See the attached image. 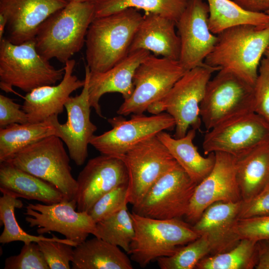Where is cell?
Listing matches in <instances>:
<instances>
[{
  "instance_id": "obj_1",
  "label": "cell",
  "mask_w": 269,
  "mask_h": 269,
  "mask_svg": "<svg viewBox=\"0 0 269 269\" xmlns=\"http://www.w3.org/2000/svg\"><path fill=\"white\" fill-rule=\"evenodd\" d=\"M142 18L137 9L128 8L93 20L85 40L87 65L91 73L106 71L129 54Z\"/></svg>"
},
{
  "instance_id": "obj_2",
  "label": "cell",
  "mask_w": 269,
  "mask_h": 269,
  "mask_svg": "<svg viewBox=\"0 0 269 269\" xmlns=\"http://www.w3.org/2000/svg\"><path fill=\"white\" fill-rule=\"evenodd\" d=\"M95 18L93 1L69 2L46 19L34 38L37 52L50 60L65 63L85 44L88 29Z\"/></svg>"
},
{
  "instance_id": "obj_3",
  "label": "cell",
  "mask_w": 269,
  "mask_h": 269,
  "mask_svg": "<svg viewBox=\"0 0 269 269\" xmlns=\"http://www.w3.org/2000/svg\"><path fill=\"white\" fill-rule=\"evenodd\" d=\"M217 36V42L204 63L231 71L254 86L269 45V26L259 28L242 25L227 29Z\"/></svg>"
},
{
  "instance_id": "obj_4",
  "label": "cell",
  "mask_w": 269,
  "mask_h": 269,
  "mask_svg": "<svg viewBox=\"0 0 269 269\" xmlns=\"http://www.w3.org/2000/svg\"><path fill=\"white\" fill-rule=\"evenodd\" d=\"M37 51L34 39L15 44L6 38L0 41V87L6 92L17 87L26 93L41 86L55 85L64 76Z\"/></svg>"
},
{
  "instance_id": "obj_5",
  "label": "cell",
  "mask_w": 269,
  "mask_h": 269,
  "mask_svg": "<svg viewBox=\"0 0 269 269\" xmlns=\"http://www.w3.org/2000/svg\"><path fill=\"white\" fill-rule=\"evenodd\" d=\"M134 236L127 254L144 268L158 259L173 255L183 246L200 236L180 218L158 219L132 212Z\"/></svg>"
},
{
  "instance_id": "obj_6",
  "label": "cell",
  "mask_w": 269,
  "mask_h": 269,
  "mask_svg": "<svg viewBox=\"0 0 269 269\" xmlns=\"http://www.w3.org/2000/svg\"><path fill=\"white\" fill-rule=\"evenodd\" d=\"M221 69L204 64L187 71L160 100L147 111L157 114L165 111L175 120V138L184 136L191 127L199 130L202 124L201 103L212 74Z\"/></svg>"
},
{
  "instance_id": "obj_7",
  "label": "cell",
  "mask_w": 269,
  "mask_h": 269,
  "mask_svg": "<svg viewBox=\"0 0 269 269\" xmlns=\"http://www.w3.org/2000/svg\"><path fill=\"white\" fill-rule=\"evenodd\" d=\"M63 142L56 135L48 136L24 148L6 162L53 184L68 200H72L75 198L77 183Z\"/></svg>"
},
{
  "instance_id": "obj_8",
  "label": "cell",
  "mask_w": 269,
  "mask_h": 269,
  "mask_svg": "<svg viewBox=\"0 0 269 269\" xmlns=\"http://www.w3.org/2000/svg\"><path fill=\"white\" fill-rule=\"evenodd\" d=\"M252 112H254L253 86L223 69L208 81L200 107L201 121L207 131Z\"/></svg>"
},
{
  "instance_id": "obj_9",
  "label": "cell",
  "mask_w": 269,
  "mask_h": 269,
  "mask_svg": "<svg viewBox=\"0 0 269 269\" xmlns=\"http://www.w3.org/2000/svg\"><path fill=\"white\" fill-rule=\"evenodd\" d=\"M187 71L179 60L150 54L136 68L133 93L124 100L117 114H143L151 105L162 99Z\"/></svg>"
},
{
  "instance_id": "obj_10",
  "label": "cell",
  "mask_w": 269,
  "mask_h": 269,
  "mask_svg": "<svg viewBox=\"0 0 269 269\" xmlns=\"http://www.w3.org/2000/svg\"><path fill=\"white\" fill-rule=\"evenodd\" d=\"M112 128L98 135H94L90 144L101 154L120 158L140 142L164 131L175 129L174 119L167 113L147 116L132 114L127 120L120 115L110 118Z\"/></svg>"
},
{
  "instance_id": "obj_11",
  "label": "cell",
  "mask_w": 269,
  "mask_h": 269,
  "mask_svg": "<svg viewBox=\"0 0 269 269\" xmlns=\"http://www.w3.org/2000/svg\"><path fill=\"white\" fill-rule=\"evenodd\" d=\"M197 184L177 164L154 183L132 212L158 219L180 218L187 212Z\"/></svg>"
},
{
  "instance_id": "obj_12",
  "label": "cell",
  "mask_w": 269,
  "mask_h": 269,
  "mask_svg": "<svg viewBox=\"0 0 269 269\" xmlns=\"http://www.w3.org/2000/svg\"><path fill=\"white\" fill-rule=\"evenodd\" d=\"M128 173L127 201L138 204L151 187L178 163L156 136L134 146L120 158Z\"/></svg>"
},
{
  "instance_id": "obj_13",
  "label": "cell",
  "mask_w": 269,
  "mask_h": 269,
  "mask_svg": "<svg viewBox=\"0 0 269 269\" xmlns=\"http://www.w3.org/2000/svg\"><path fill=\"white\" fill-rule=\"evenodd\" d=\"M269 140V122L252 112L225 122L207 131L202 148L205 155L223 152L237 159Z\"/></svg>"
},
{
  "instance_id": "obj_14",
  "label": "cell",
  "mask_w": 269,
  "mask_h": 269,
  "mask_svg": "<svg viewBox=\"0 0 269 269\" xmlns=\"http://www.w3.org/2000/svg\"><path fill=\"white\" fill-rule=\"evenodd\" d=\"M75 199L51 204L28 203L25 221L39 235L55 232L79 244L93 234L96 223L87 212L76 211Z\"/></svg>"
},
{
  "instance_id": "obj_15",
  "label": "cell",
  "mask_w": 269,
  "mask_h": 269,
  "mask_svg": "<svg viewBox=\"0 0 269 269\" xmlns=\"http://www.w3.org/2000/svg\"><path fill=\"white\" fill-rule=\"evenodd\" d=\"M85 84L81 93L70 97L65 104L67 120L61 124L58 116L48 119L55 130V135L66 145L70 158L77 165L83 164L88 157V146L97 129L90 119L89 81L90 70L86 65Z\"/></svg>"
},
{
  "instance_id": "obj_16",
  "label": "cell",
  "mask_w": 269,
  "mask_h": 269,
  "mask_svg": "<svg viewBox=\"0 0 269 269\" xmlns=\"http://www.w3.org/2000/svg\"><path fill=\"white\" fill-rule=\"evenodd\" d=\"M215 154L214 166L196 186L185 216L193 225L205 209L214 203L242 200L237 176V158L223 152Z\"/></svg>"
},
{
  "instance_id": "obj_17",
  "label": "cell",
  "mask_w": 269,
  "mask_h": 269,
  "mask_svg": "<svg viewBox=\"0 0 269 269\" xmlns=\"http://www.w3.org/2000/svg\"><path fill=\"white\" fill-rule=\"evenodd\" d=\"M207 3L203 0H188L176 22L181 43L179 61L187 70L203 65L217 42V35L209 29Z\"/></svg>"
},
{
  "instance_id": "obj_18",
  "label": "cell",
  "mask_w": 269,
  "mask_h": 269,
  "mask_svg": "<svg viewBox=\"0 0 269 269\" xmlns=\"http://www.w3.org/2000/svg\"><path fill=\"white\" fill-rule=\"evenodd\" d=\"M76 180L74 199L77 210L88 212L104 194L117 186L128 184L129 176L121 158L101 154L89 160Z\"/></svg>"
},
{
  "instance_id": "obj_19",
  "label": "cell",
  "mask_w": 269,
  "mask_h": 269,
  "mask_svg": "<svg viewBox=\"0 0 269 269\" xmlns=\"http://www.w3.org/2000/svg\"><path fill=\"white\" fill-rule=\"evenodd\" d=\"M68 3L67 0H0V14L7 21L5 38L15 44L34 39L40 25Z\"/></svg>"
},
{
  "instance_id": "obj_20",
  "label": "cell",
  "mask_w": 269,
  "mask_h": 269,
  "mask_svg": "<svg viewBox=\"0 0 269 269\" xmlns=\"http://www.w3.org/2000/svg\"><path fill=\"white\" fill-rule=\"evenodd\" d=\"M75 64L74 59L65 63L64 75L58 85L41 86L27 93L21 107L29 123L41 122L51 116H58L63 112L71 94L83 87L85 80L73 74Z\"/></svg>"
},
{
  "instance_id": "obj_21",
  "label": "cell",
  "mask_w": 269,
  "mask_h": 269,
  "mask_svg": "<svg viewBox=\"0 0 269 269\" xmlns=\"http://www.w3.org/2000/svg\"><path fill=\"white\" fill-rule=\"evenodd\" d=\"M150 51L138 49L129 54L119 63L108 70L91 73L89 81V101L97 114L103 117L99 101L104 94L120 93L124 100L133 93V78L139 65L150 54Z\"/></svg>"
},
{
  "instance_id": "obj_22",
  "label": "cell",
  "mask_w": 269,
  "mask_h": 269,
  "mask_svg": "<svg viewBox=\"0 0 269 269\" xmlns=\"http://www.w3.org/2000/svg\"><path fill=\"white\" fill-rule=\"evenodd\" d=\"M242 201L214 203L192 225L200 236L207 238L212 248L211 255L228 251L240 241L234 229L239 220Z\"/></svg>"
},
{
  "instance_id": "obj_23",
  "label": "cell",
  "mask_w": 269,
  "mask_h": 269,
  "mask_svg": "<svg viewBox=\"0 0 269 269\" xmlns=\"http://www.w3.org/2000/svg\"><path fill=\"white\" fill-rule=\"evenodd\" d=\"M176 22L159 14L145 13L134 37L130 53L138 49L179 60L181 43L175 31Z\"/></svg>"
},
{
  "instance_id": "obj_24",
  "label": "cell",
  "mask_w": 269,
  "mask_h": 269,
  "mask_svg": "<svg viewBox=\"0 0 269 269\" xmlns=\"http://www.w3.org/2000/svg\"><path fill=\"white\" fill-rule=\"evenodd\" d=\"M0 191L17 198L36 200L45 204L67 200L53 184L6 161L0 163Z\"/></svg>"
},
{
  "instance_id": "obj_25",
  "label": "cell",
  "mask_w": 269,
  "mask_h": 269,
  "mask_svg": "<svg viewBox=\"0 0 269 269\" xmlns=\"http://www.w3.org/2000/svg\"><path fill=\"white\" fill-rule=\"evenodd\" d=\"M196 130L191 129L180 138L171 136L165 131L156 136L167 148L177 163L196 184L204 179L211 172L215 161V153L203 156L194 144Z\"/></svg>"
},
{
  "instance_id": "obj_26",
  "label": "cell",
  "mask_w": 269,
  "mask_h": 269,
  "mask_svg": "<svg viewBox=\"0 0 269 269\" xmlns=\"http://www.w3.org/2000/svg\"><path fill=\"white\" fill-rule=\"evenodd\" d=\"M73 269H133L131 259L119 247L95 237L78 244L71 261Z\"/></svg>"
},
{
  "instance_id": "obj_27",
  "label": "cell",
  "mask_w": 269,
  "mask_h": 269,
  "mask_svg": "<svg viewBox=\"0 0 269 269\" xmlns=\"http://www.w3.org/2000/svg\"><path fill=\"white\" fill-rule=\"evenodd\" d=\"M237 176L243 201L269 184V140L237 159Z\"/></svg>"
},
{
  "instance_id": "obj_28",
  "label": "cell",
  "mask_w": 269,
  "mask_h": 269,
  "mask_svg": "<svg viewBox=\"0 0 269 269\" xmlns=\"http://www.w3.org/2000/svg\"><path fill=\"white\" fill-rule=\"evenodd\" d=\"M209 7L208 26L217 35L223 31L242 25L259 28L269 26V14L247 10L232 0H207Z\"/></svg>"
},
{
  "instance_id": "obj_29",
  "label": "cell",
  "mask_w": 269,
  "mask_h": 269,
  "mask_svg": "<svg viewBox=\"0 0 269 269\" xmlns=\"http://www.w3.org/2000/svg\"><path fill=\"white\" fill-rule=\"evenodd\" d=\"M49 121L13 124L0 128V163L11 159L18 152L45 137L55 135Z\"/></svg>"
},
{
  "instance_id": "obj_30",
  "label": "cell",
  "mask_w": 269,
  "mask_h": 269,
  "mask_svg": "<svg viewBox=\"0 0 269 269\" xmlns=\"http://www.w3.org/2000/svg\"><path fill=\"white\" fill-rule=\"evenodd\" d=\"M188 0H95V17L112 14L128 8L159 14L176 22L185 9Z\"/></svg>"
},
{
  "instance_id": "obj_31",
  "label": "cell",
  "mask_w": 269,
  "mask_h": 269,
  "mask_svg": "<svg viewBox=\"0 0 269 269\" xmlns=\"http://www.w3.org/2000/svg\"><path fill=\"white\" fill-rule=\"evenodd\" d=\"M257 261V242L241 239L230 250L210 255L197 265V269H252Z\"/></svg>"
},
{
  "instance_id": "obj_32",
  "label": "cell",
  "mask_w": 269,
  "mask_h": 269,
  "mask_svg": "<svg viewBox=\"0 0 269 269\" xmlns=\"http://www.w3.org/2000/svg\"><path fill=\"white\" fill-rule=\"evenodd\" d=\"M22 202L11 195L2 194L0 198V220L4 225L3 232L0 236V243L8 244L14 241H21L24 244L31 242L38 243L43 240H51L61 242L75 247L78 244L68 240L61 239L52 235L51 238L45 237L42 235L34 236L24 231L19 225L15 216V209L23 207Z\"/></svg>"
},
{
  "instance_id": "obj_33",
  "label": "cell",
  "mask_w": 269,
  "mask_h": 269,
  "mask_svg": "<svg viewBox=\"0 0 269 269\" xmlns=\"http://www.w3.org/2000/svg\"><path fill=\"white\" fill-rule=\"evenodd\" d=\"M134 233L132 214L127 204L118 212L96 223L93 235L122 248L128 253Z\"/></svg>"
},
{
  "instance_id": "obj_34",
  "label": "cell",
  "mask_w": 269,
  "mask_h": 269,
  "mask_svg": "<svg viewBox=\"0 0 269 269\" xmlns=\"http://www.w3.org/2000/svg\"><path fill=\"white\" fill-rule=\"evenodd\" d=\"M212 253L210 242L205 236L202 235L180 247L173 255L160 258L156 261L161 269H193Z\"/></svg>"
},
{
  "instance_id": "obj_35",
  "label": "cell",
  "mask_w": 269,
  "mask_h": 269,
  "mask_svg": "<svg viewBox=\"0 0 269 269\" xmlns=\"http://www.w3.org/2000/svg\"><path fill=\"white\" fill-rule=\"evenodd\" d=\"M128 184L116 187L100 197L88 213L96 223L121 209L128 204Z\"/></svg>"
},
{
  "instance_id": "obj_36",
  "label": "cell",
  "mask_w": 269,
  "mask_h": 269,
  "mask_svg": "<svg viewBox=\"0 0 269 269\" xmlns=\"http://www.w3.org/2000/svg\"><path fill=\"white\" fill-rule=\"evenodd\" d=\"M4 269H49L36 242L24 244L19 254L5 260Z\"/></svg>"
},
{
  "instance_id": "obj_37",
  "label": "cell",
  "mask_w": 269,
  "mask_h": 269,
  "mask_svg": "<svg viewBox=\"0 0 269 269\" xmlns=\"http://www.w3.org/2000/svg\"><path fill=\"white\" fill-rule=\"evenodd\" d=\"M50 269H70L72 246L61 242L43 240L37 243Z\"/></svg>"
},
{
  "instance_id": "obj_38",
  "label": "cell",
  "mask_w": 269,
  "mask_h": 269,
  "mask_svg": "<svg viewBox=\"0 0 269 269\" xmlns=\"http://www.w3.org/2000/svg\"><path fill=\"white\" fill-rule=\"evenodd\" d=\"M254 111L269 122V59L262 58L253 86Z\"/></svg>"
},
{
  "instance_id": "obj_39",
  "label": "cell",
  "mask_w": 269,
  "mask_h": 269,
  "mask_svg": "<svg viewBox=\"0 0 269 269\" xmlns=\"http://www.w3.org/2000/svg\"><path fill=\"white\" fill-rule=\"evenodd\" d=\"M239 240L249 239L255 242L269 240V215L240 219L234 229Z\"/></svg>"
},
{
  "instance_id": "obj_40",
  "label": "cell",
  "mask_w": 269,
  "mask_h": 269,
  "mask_svg": "<svg viewBox=\"0 0 269 269\" xmlns=\"http://www.w3.org/2000/svg\"><path fill=\"white\" fill-rule=\"evenodd\" d=\"M269 215V184L247 201H242L239 219Z\"/></svg>"
},
{
  "instance_id": "obj_41",
  "label": "cell",
  "mask_w": 269,
  "mask_h": 269,
  "mask_svg": "<svg viewBox=\"0 0 269 269\" xmlns=\"http://www.w3.org/2000/svg\"><path fill=\"white\" fill-rule=\"evenodd\" d=\"M28 122L26 113L21 106L13 99L0 95V128L13 124H25Z\"/></svg>"
},
{
  "instance_id": "obj_42",
  "label": "cell",
  "mask_w": 269,
  "mask_h": 269,
  "mask_svg": "<svg viewBox=\"0 0 269 269\" xmlns=\"http://www.w3.org/2000/svg\"><path fill=\"white\" fill-rule=\"evenodd\" d=\"M257 261L255 269H269V240L257 242Z\"/></svg>"
},
{
  "instance_id": "obj_43",
  "label": "cell",
  "mask_w": 269,
  "mask_h": 269,
  "mask_svg": "<svg viewBox=\"0 0 269 269\" xmlns=\"http://www.w3.org/2000/svg\"><path fill=\"white\" fill-rule=\"evenodd\" d=\"M244 8L252 11L266 12L269 10V0H232Z\"/></svg>"
},
{
  "instance_id": "obj_44",
  "label": "cell",
  "mask_w": 269,
  "mask_h": 269,
  "mask_svg": "<svg viewBox=\"0 0 269 269\" xmlns=\"http://www.w3.org/2000/svg\"><path fill=\"white\" fill-rule=\"evenodd\" d=\"M7 21L5 17L0 14V41L3 38V34L6 28Z\"/></svg>"
},
{
  "instance_id": "obj_45",
  "label": "cell",
  "mask_w": 269,
  "mask_h": 269,
  "mask_svg": "<svg viewBox=\"0 0 269 269\" xmlns=\"http://www.w3.org/2000/svg\"><path fill=\"white\" fill-rule=\"evenodd\" d=\"M69 2H85L88 1H94L95 0H67Z\"/></svg>"
},
{
  "instance_id": "obj_46",
  "label": "cell",
  "mask_w": 269,
  "mask_h": 269,
  "mask_svg": "<svg viewBox=\"0 0 269 269\" xmlns=\"http://www.w3.org/2000/svg\"><path fill=\"white\" fill-rule=\"evenodd\" d=\"M264 56L265 57L269 59V45L266 49L265 52L264 53Z\"/></svg>"
},
{
  "instance_id": "obj_47",
  "label": "cell",
  "mask_w": 269,
  "mask_h": 269,
  "mask_svg": "<svg viewBox=\"0 0 269 269\" xmlns=\"http://www.w3.org/2000/svg\"><path fill=\"white\" fill-rule=\"evenodd\" d=\"M266 13H268V14H269V10L267 11Z\"/></svg>"
}]
</instances>
